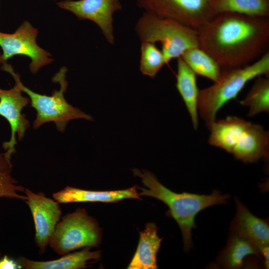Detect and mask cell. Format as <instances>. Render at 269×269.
Listing matches in <instances>:
<instances>
[{
	"instance_id": "cell-25",
	"label": "cell",
	"mask_w": 269,
	"mask_h": 269,
	"mask_svg": "<svg viewBox=\"0 0 269 269\" xmlns=\"http://www.w3.org/2000/svg\"><path fill=\"white\" fill-rule=\"evenodd\" d=\"M12 166L5 160L3 154L0 153V171L11 174Z\"/></svg>"
},
{
	"instance_id": "cell-4",
	"label": "cell",
	"mask_w": 269,
	"mask_h": 269,
	"mask_svg": "<svg viewBox=\"0 0 269 269\" xmlns=\"http://www.w3.org/2000/svg\"><path fill=\"white\" fill-rule=\"evenodd\" d=\"M263 75H269V51L252 64L222 71L218 81L199 90L198 110L207 128L210 129L216 121L218 111L227 103L236 99L249 81Z\"/></svg>"
},
{
	"instance_id": "cell-7",
	"label": "cell",
	"mask_w": 269,
	"mask_h": 269,
	"mask_svg": "<svg viewBox=\"0 0 269 269\" xmlns=\"http://www.w3.org/2000/svg\"><path fill=\"white\" fill-rule=\"evenodd\" d=\"M101 238L98 223L85 209L80 208L57 223L49 244L57 254L64 255L81 248H97Z\"/></svg>"
},
{
	"instance_id": "cell-20",
	"label": "cell",
	"mask_w": 269,
	"mask_h": 269,
	"mask_svg": "<svg viewBox=\"0 0 269 269\" xmlns=\"http://www.w3.org/2000/svg\"><path fill=\"white\" fill-rule=\"evenodd\" d=\"M241 105L249 108L248 116L253 117L262 112L269 111V76L257 77L251 89Z\"/></svg>"
},
{
	"instance_id": "cell-11",
	"label": "cell",
	"mask_w": 269,
	"mask_h": 269,
	"mask_svg": "<svg viewBox=\"0 0 269 269\" xmlns=\"http://www.w3.org/2000/svg\"><path fill=\"white\" fill-rule=\"evenodd\" d=\"M58 6L70 11L80 19L95 22L108 42L113 43V14L122 8L120 0H64Z\"/></svg>"
},
{
	"instance_id": "cell-23",
	"label": "cell",
	"mask_w": 269,
	"mask_h": 269,
	"mask_svg": "<svg viewBox=\"0 0 269 269\" xmlns=\"http://www.w3.org/2000/svg\"><path fill=\"white\" fill-rule=\"evenodd\" d=\"M17 181L11 176V174L0 171V197L16 198L26 200V196H21L17 191L23 192V187L17 185Z\"/></svg>"
},
{
	"instance_id": "cell-1",
	"label": "cell",
	"mask_w": 269,
	"mask_h": 269,
	"mask_svg": "<svg viewBox=\"0 0 269 269\" xmlns=\"http://www.w3.org/2000/svg\"><path fill=\"white\" fill-rule=\"evenodd\" d=\"M196 30L199 47L226 69L248 65L269 46V17L221 13Z\"/></svg>"
},
{
	"instance_id": "cell-16",
	"label": "cell",
	"mask_w": 269,
	"mask_h": 269,
	"mask_svg": "<svg viewBox=\"0 0 269 269\" xmlns=\"http://www.w3.org/2000/svg\"><path fill=\"white\" fill-rule=\"evenodd\" d=\"M100 256V251H91L90 248H84L56 260L35 261L21 257L17 261L26 269H80L86 268L90 262L98 260Z\"/></svg>"
},
{
	"instance_id": "cell-22",
	"label": "cell",
	"mask_w": 269,
	"mask_h": 269,
	"mask_svg": "<svg viewBox=\"0 0 269 269\" xmlns=\"http://www.w3.org/2000/svg\"><path fill=\"white\" fill-rule=\"evenodd\" d=\"M164 64V55L154 43L142 42L140 70L143 75L154 78Z\"/></svg>"
},
{
	"instance_id": "cell-26",
	"label": "cell",
	"mask_w": 269,
	"mask_h": 269,
	"mask_svg": "<svg viewBox=\"0 0 269 269\" xmlns=\"http://www.w3.org/2000/svg\"><path fill=\"white\" fill-rule=\"evenodd\" d=\"M269 245L266 246L260 250V252L264 256L266 268H269Z\"/></svg>"
},
{
	"instance_id": "cell-12",
	"label": "cell",
	"mask_w": 269,
	"mask_h": 269,
	"mask_svg": "<svg viewBox=\"0 0 269 269\" xmlns=\"http://www.w3.org/2000/svg\"><path fill=\"white\" fill-rule=\"evenodd\" d=\"M28 205L32 215L35 229V241L40 251L44 252L59 221L61 210L59 203L26 189L25 190Z\"/></svg>"
},
{
	"instance_id": "cell-15",
	"label": "cell",
	"mask_w": 269,
	"mask_h": 269,
	"mask_svg": "<svg viewBox=\"0 0 269 269\" xmlns=\"http://www.w3.org/2000/svg\"><path fill=\"white\" fill-rule=\"evenodd\" d=\"M161 241L156 225L153 223L146 224L144 230L139 232L136 250L127 269H157L156 255Z\"/></svg>"
},
{
	"instance_id": "cell-21",
	"label": "cell",
	"mask_w": 269,
	"mask_h": 269,
	"mask_svg": "<svg viewBox=\"0 0 269 269\" xmlns=\"http://www.w3.org/2000/svg\"><path fill=\"white\" fill-rule=\"evenodd\" d=\"M259 252V250L253 244L235 234L223 253L222 261L228 268H240L246 257L252 255L258 256Z\"/></svg>"
},
{
	"instance_id": "cell-10",
	"label": "cell",
	"mask_w": 269,
	"mask_h": 269,
	"mask_svg": "<svg viewBox=\"0 0 269 269\" xmlns=\"http://www.w3.org/2000/svg\"><path fill=\"white\" fill-rule=\"evenodd\" d=\"M22 92L15 83L10 89L0 88V116L7 121L11 130L10 139L2 144L5 150L3 154L7 163L11 166V156L16 152V134L18 139L21 140L30 125L26 115L22 113L23 109L30 103V99L28 97L23 96Z\"/></svg>"
},
{
	"instance_id": "cell-13",
	"label": "cell",
	"mask_w": 269,
	"mask_h": 269,
	"mask_svg": "<svg viewBox=\"0 0 269 269\" xmlns=\"http://www.w3.org/2000/svg\"><path fill=\"white\" fill-rule=\"evenodd\" d=\"M53 197L59 203L85 202L113 203L125 199H141L135 186L126 189L110 191H92L67 186L53 193Z\"/></svg>"
},
{
	"instance_id": "cell-24",
	"label": "cell",
	"mask_w": 269,
	"mask_h": 269,
	"mask_svg": "<svg viewBox=\"0 0 269 269\" xmlns=\"http://www.w3.org/2000/svg\"><path fill=\"white\" fill-rule=\"evenodd\" d=\"M22 268L17 261L12 259L7 256L0 259V269H19Z\"/></svg>"
},
{
	"instance_id": "cell-2",
	"label": "cell",
	"mask_w": 269,
	"mask_h": 269,
	"mask_svg": "<svg viewBox=\"0 0 269 269\" xmlns=\"http://www.w3.org/2000/svg\"><path fill=\"white\" fill-rule=\"evenodd\" d=\"M134 174L140 177L144 187H139V195L150 196L164 203L169 207V215L174 218L181 231L184 249L192 246L191 230L195 228V218L201 210L209 206L226 202L229 196L214 191L210 195L187 192L177 193L162 185L152 172L134 168Z\"/></svg>"
},
{
	"instance_id": "cell-14",
	"label": "cell",
	"mask_w": 269,
	"mask_h": 269,
	"mask_svg": "<svg viewBox=\"0 0 269 269\" xmlns=\"http://www.w3.org/2000/svg\"><path fill=\"white\" fill-rule=\"evenodd\" d=\"M236 201L237 214L232 228L234 232L253 244L260 252L261 248L269 245V225L252 214L238 199Z\"/></svg>"
},
{
	"instance_id": "cell-17",
	"label": "cell",
	"mask_w": 269,
	"mask_h": 269,
	"mask_svg": "<svg viewBox=\"0 0 269 269\" xmlns=\"http://www.w3.org/2000/svg\"><path fill=\"white\" fill-rule=\"evenodd\" d=\"M196 74L181 57L177 58L176 87L190 116L193 128L198 127V88Z\"/></svg>"
},
{
	"instance_id": "cell-3",
	"label": "cell",
	"mask_w": 269,
	"mask_h": 269,
	"mask_svg": "<svg viewBox=\"0 0 269 269\" xmlns=\"http://www.w3.org/2000/svg\"><path fill=\"white\" fill-rule=\"evenodd\" d=\"M208 142L244 162H255L269 154V134L260 125L236 116L215 121Z\"/></svg>"
},
{
	"instance_id": "cell-5",
	"label": "cell",
	"mask_w": 269,
	"mask_h": 269,
	"mask_svg": "<svg viewBox=\"0 0 269 269\" xmlns=\"http://www.w3.org/2000/svg\"><path fill=\"white\" fill-rule=\"evenodd\" d=\"M1 69L9 73L22 92L26 94L30 99V106L36 112L33 122L34 129H37L44 124L52 122L57 130L63 133L68 123L73 120L84 119L93 121V118L78 108L69 104L64 97L68 82L66 80L67 69L63 66L53 77V82L58 83L59 90H55L50 96L36 93L25 86L21 82L20 76L15 73L12 67L7 62L2 64Z\"/></svg>"
},
{
	"instance_id": "cell-9",
	"label": "cell",
	"mask_w": 269,
	"mask_h": 269,
	"mask_svg": "<svg viewBox=\"0 0 269 269\" xmlns=\"http://www.w3.org/2000/svg\"><path fill=\"white\" fill-rule=\"evenodd\" d=\"M146 12L197 29L216 14L211 0H136Z\"/></svg>"
},
{
	"instance_id": "cell-8",
	"label": "cell",
	"mask_w": 269,
	"mask_h": 269,
	"mask_svg": "<svg viewBox=\"0 0 269 269\" xmlns=\"http://www.w3.org/2000/svg\"><path fill=\"white\" fill-rule=\"evenodd\" d=\"M38 30L27 20L23 21L13 33L0 32V64L15 55H24L31 60L29 69L35 74L42 67L52 63L51 54L36 42Z\"/></svg>"
},
{
	"instance_id": "cell-6",
	"label": "cell",
	"mask_w": 269,
	"mask_h": 269,
	"mask_svg": "<svg viewBox=\"0 0 269 269\" xmlns=\"http://www.w3.org/2000/svg\"><path fill=\"white\" fill-rule=\"evenodd\" d=\"M136 30L142 42L161 43L166 64L186 50L199 47L196 29L151 13L146 12L139 19Z\"/></svg>"
},
{
	"instance_id": "cell-27",
	"label": "cell",
	"mask_w": 269,
	"mask_h": 269,
	"mask_svg": "<svg viewBox=\"0 0 269 269\" xmlns=\"http://www.w3.org/2000/svg\"></svg>"
},
{
	"instance_id": "cell-18",
	"label": "cell",
	"mask_w": 269,
	"mask_h": 269,
	"mask_svg": "<svg viewBox=\"0 0 269 269\" xmlns=\"http://www.w3.org/2000/svg\"><path fill=\"white\" fill-rule=\"evenodd\" d=\"M215 14L232 12L251 16L269 17V0H211Z\"/></svg>"
},
{
	"instance_id": "cell-19",
	"label": "cell",
	"mask_w": 269,
	"mask_h": 269,
	"mask_svg": "<svg viewBox=\"0 0 269 269\" xmlns=\"http://www.w3.org/2000/svg\"><path fill=\"white\" fill-rule=\"evenodd\" d=\"M196 74L214 82L220 78L222 71L217 61L199 47L186 50L180 56Z\"/></svg>"
}]
</instances>
